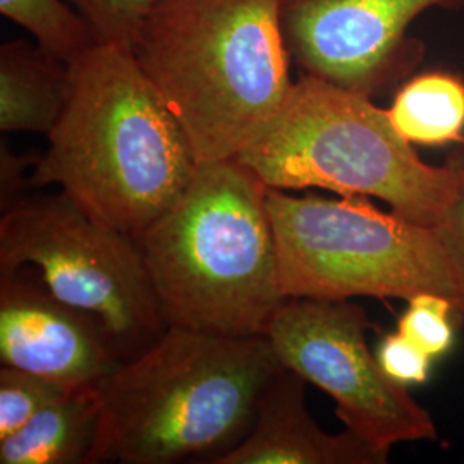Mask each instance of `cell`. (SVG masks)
<instances>
[{
	"label": "cell",
	"mask_w": 464,
	"mask_h": 464,
	"mask_svg": "<svg viewBox=\"0 0 464 464\" xmlns=\"http://www.w3.org/2000/svg\"><path fill=\"white\" fill-rule=\"evenodd\" d=\"M30 183L57 186L138 237L189 184L198 160L133 49L97 44L69 64L66 105Z\"/></svg>",
	"instance_id": "obj_1"
},
{
	"label": "cell",
	"mask_w": 464,
	"mask_h": 464,
	"mask_svg": "<svg viewBox=\"0 0 464 464\" xmlns=\"http://www.w3.org/2000/svg\"><path fill=\"white\" fill-rule=\"evenodd\" d=\"M66 389L57 382L13 366L0 368V439L24 427L38 411L64 396Z\"/></svg>",
	"instance_id": "obj_16"
},
{
	"label": "cell",
	"mask_w": 464,
	"mask_h": 464,
	"mask_svg": "<svg viewBox=\"0 0 464 464\" xmlns=\"http://www.w3.org/2000/svg\"><path fill=\"white\" fill-rule=\"evenodd\" d=\"M375 354L382 370L404 387L423 385L430 377L433 358L399 331L383 335Z\"/></svg>",
	"instance_id": "obj_19"
},
{
	"label": "cell",
	"mask_w": 464,
	"mask_h": 464,
	"mask_svg": "<svg viewBox=\"0 0 464 464\" xmlns=\"http://www.w3.org/2000/svg\"><path fill=\"white\" fill-rule=\"evenodd\" d=\"M237 159L268 188L382 199L425 226L440 222L461 181L456 160L423 162L373 99L308 74Z\"/></svg>",
	"instance_id": "obj_5"
},
{
	"label": "cell",
	"mask_w": 464,
	"mask_h": 464,
	"mask_svg": "<svg viewBox=\"0 0 464 464\" xmlns=\"http://www.w3.org/2000/svg\"><path fill=\"white\" fill-rule=\"evenodd\" d=\"M38 162V157H24L16 155L2 143L0 149V197H2V210L14 207L19 197V191L24 188V169L34 166Z\"/></svg>",
	"instance_id": "obj_21"
},
{
	"label": "cell",
	"mask_w": 464,
	"mask_h": 464,
	"mask_svg": "<svg viewBox=\"0 0 464 464\" xmlns=\"http://www.w3.org/2000/svg\"><path fill=\"white\" fill-rule=\"evenodd\" d=\"M454 304L437 295H418L398 322V331L411 339L433 360L448 354L454 346Z\"/></svg>",
	"instance_id": "obj_17"
},
{
	"label": "cell",
	"mask_w": 464,
	"mask_h": 464,
	"mask_svg": "<svg viewBox=\"0 0 464 464\" xmlns=\"http://www.w3.org/2000/svg\"><path fill=\"white\" fill-rule=\"evenodd\" d=\"M308 382L282 366L260 398L245 439L216 464H385L389 452L354 431L327 433L304 404Z\"/></svg>",
	"instance_id": "obj_11"
},
{
	"label": "cell",
	"mask_w": 464,
	"mask_h": 464,
	"mask_svg": "<svg viewBox=\"0 0 464 464\" xmlns=\"http://www.w3.org/2000/svg\"><path fill=\"white\" fill-rule=\"evenodd\" d=\"M282 0H160L133 53L199 162L237 157L293 80Z\"/></svg>",
	"instance_id": "obj_4"
},
{
	"label": "cell",
	"mask_w": 464,
	"mask_h": 464,
	"mask_svg": "<svg viewBox=\"0 0 464 464\" xmlns=\"http://www.w3.org/2000/svg\"><path fill=\"white\" fill-rule=\"evenodd\" d=\"M368 315L351 299H285L266 337L287 370L327 392L348 430L391 454L439 439L430 413L392 381L368 348Z\"/></svg>",
	"instance_id": "obj_8"
},
{
	"label": "cell",
	"mask_w": 464,
	"mask_h": 464,
	"mask_svg": "<svg viewBox=\"0 0 464 464\" xmlns=\"http://www.w3.org/2000/svg\"><path fill=\"white\" fill-rule=\"evenodd\" d=\"M100 421V387L72 389L0 439V464H90Z\"/></svg>",
	"instance_id": "obj_13"
},
{
	"label": "cell",
	"mask_w": 464,
	"mask_h": 464,
	"mask_svg": "<svg viewBox=\"0 0 464 464\" xmlns=\"http://www.w3.org/2000/svg\"><path fill=\"white\" fill-rule=\"evenodd\" d=\"M0 363L82 389L100 387L122 360L99 320L55 298L23 266L0 276Z\"/></svg>",
	"instance_id": "obj_10"
},
{
	"label": "cell",
	"mask_w": 464,
	"mask_h": 464,
	"mask_svg": "<svg viewBox=\"0 0 464 464\" xmlns=\"http://www.w3.org/2000/svg\"><path fill=\"white\" fill-rule=\"evenodd\" d=\"M430 9L464 11V0H282V34L301 74L377 99L423 63L410 26Z\"/></svg>",
	"instance_id": "obj_9"
},
{
	"label": "cell",
	"mask_w": 464,
	"mask_h": 464,
	"mask_svg": "<svg viewBox=\"0 0 464 464\" xmlns=\"http://www.w3.org/2000/svg\"><path fill=\"white\" fill-rule=\"evenodd\" d=\"M92 24L100 44L133 47L140 24L160 0H67Z\"/></svg>",
	"instance_id": "obj_18"
},
{
	"label": "cell",
	"mask_w": 464,
	"mask_h": 464,
	"mask_svg": "<svg viewBox=\"0 0 464 464\" xmlns=\"http://www.w3.org/2000/svg\"><path fill=\"white\" fill-rule=\"evenodd\" d=\"M23 266L55 298L99 320L122 362L167 329L136 239L66 193L23 198L0 218V276Z\"/></svg>",
	"instance_id": "obj_7"
},
{
	"label": "cell",
	"mask_w": 464,
	"mask_h": 464,
	"mask_svg": "<svg viewBox=\"0 0 464 464\" xmlns=\"http://www.w3.org/2000/svg\"><path fill=\"white\" fill-rule=\"evenodd\" d=\"M387 114L411 145L464 147V80L444 71L411 76L396 90Z\"/></svg>",
	"instance_id": "obj_14"
},
{
	"label": "cell",
	"mask_w": 464,
	"mask_h": 464,
	"mask_svg": "<svg viewBox=\"0 0 464 464\" xmlns=\"http://www.w3.org/2000/svg\"><path fill=\"white\" fill-rule=\"evenodd\" d=\"M461 167V181L449 201L448 208L440 222L437 224L439 231L444 236L449 249L456 256L458 264L461 266L464 272V147L461 151L454 153L450 157Z\"/></svg>",
	"instance_id": "obj_20"
},
{
	"label": "cell",
	"mask_w": 464,
	"mask_h": 464,
	"mask_svg": "<svg viewBox=\"0 0 464 464\" xmlns=\"http://www.w3.org/2000/svg\"><path fill=\"white\" fill-rule=\"evenodd\" d=\"M282 296L448 298L464 322V272L437 226L383 212L365 197H293L268 188Z\"/></svg>",
	"instance_id": "obj_6"
},
{
	"label": "cell",
	"mask_w": 464,
	"mask_h": 464,
	"mask_svg": "<svg viewBox=\"0 0 464 464\" xmlns=\"http://www.w3.org/2000/svg\"><path fill=\"white\" fill-rule=\"evenodd\" d=\"M69 64L26 40L0 47V130L47 134L66 105Z\"/></svg>",
	"instance_id": "obj_12"
},
{
	"label": "cell",
	"mask_w": 464,
	"mask_h": 464,
	"mask_svg": "<svg viewBox=\"0 0 464 464\" xmlns=\"http://www.w3.org/2000/svg\"><path fill=\"white\" fill-rule=\"evenodd\" d=\"M281 368L266 335L167 327L100 385L90 464H216L245 439Z\"/></svg>",
	"instance_id": "obj_2"
},
{
	"label": "cell",
	"mask_w": 464,
	"mask_h": 464,
	"mask_svg": "<svg viewBox=\"0 0 464 464\" xmlns=\"http://www.w3.org/2000/svg\"><path fill=\"white\" fill-rule=\"evenodd\" d=\"M266 191L237 157L199 162L183 193L136 237L167 327L266 335L285 301Z\"/></svg>",
	"instance_id": "obj_3"
},
{
	"label": "cell",
	"mask_w": 464,
	"mask_h": 464,
	"mask_svg": "<svg viewBox=\"0 0 464 464\" xmlns=\"http://www.w3.org/2000/svg\"><path fill=\"white\" fill-rule=\"evenodd\" d=\"M0 14L24 28L40 49L66 64L100 44L92 24L67 0H0Z\"/></svg>",
	"instance_id": "obj_15"
}]
</instances>
